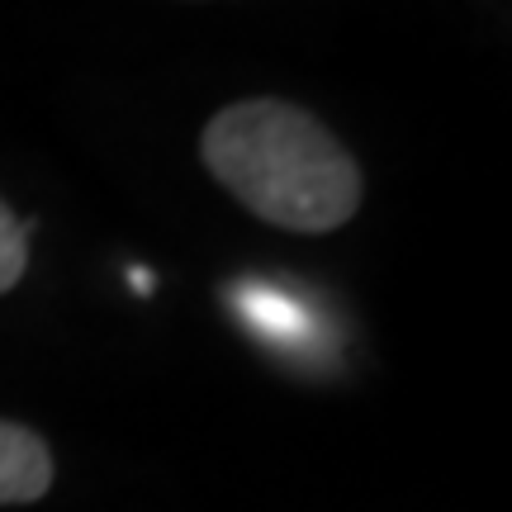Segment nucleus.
<instances>
[{
  "label": "nucleus",
  "mask_w": 512,
  "mask_h": 512,
  "mask_svg": "<svg viewBox=\"0 0 512 512\" xmlns=\"http://www.w3.org/2000/svg\"><path fill=\"white\" fill-rule=\"evenodd\" d=\"M53 489V451L24 422L0 418V508L38 503Z\"/></svg>",
  "instance_id": "f03ea898"
},
{
  "label": "nucleus",
  "mask_w": 512,
  "mask_h": 512,
  "mask_svg": "<svg viewBox=\"0 0 512 512\" xmlns=\"http://www.w3.org/2000/svg\"><path fill=\"white\" fill-rule=\"evenodd\" d=\"M200 157L242 209L285 233H332L366 195L356 157L290 100L223 105L200 133Z\"/></svg>",
  "instance_id": "f257e3e1"
},
{
  "label": "nucleus",
  "mask_w": 512,
  "mask_h": 512,
  "mask_svg": "<svg viewBox=\"0 0 512 512\" xmlns=\"http://www.w3.org/2000/svg\"><path fill=\"white\" fill-rule=\"evenodd\" d=\"M29 271V228L15 219V209L0 200V294L15 290Z\"/></svg>",
  "instance_id": "7ed1b4c3"
}]
</instances>
